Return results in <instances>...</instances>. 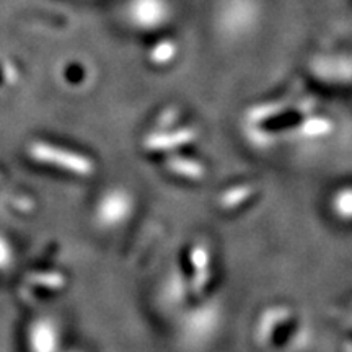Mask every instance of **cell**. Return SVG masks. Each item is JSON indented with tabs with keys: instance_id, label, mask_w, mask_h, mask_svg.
Segmentation results:
<instances>
[{
	"instance_id": "cell-6",
	"label": "cell",
	"mask_w": 352,
	"mask_h": 352,
	"mask_svg": "<svg viewBox=\"0 0 352 352\" xmlns=\"http://www.w3.org/2000/svg\"><path fill=\"white\" fill-rule=\"evenodd\" d=\"M166 168H168L171 173L183 176V178L189 179H201L202 176L206 175V168L199 164V162L182 157L168 158V160H166Z\"/></svg>"
},
{
	"instance_id": "cell-1",
	"label": "cell",
	"mask_w": 352,
	"mask_h": 352,
	"mask_svg": "<svg viewBox=\"0 0 352 352\" xmlns=\"http://www.w3.org/2000/svg\"><path fill=\"white\" fill-rule=\"evenodd\" d=\"M126 16L134 28L153 32L168 23L171 6L168 0H129L126 6Z\"/></svg>"
},
{
	"instance_id": "cell-8",
	"label": "cell",
	"mask_w": 352,
	"mask_h": 352,
	"mask_svg": "<svg viewBox=\"0 0 352 352\" xmlns=\"http://www.w3.org/2000/svg\"><path fill=\"white\" fill-rule=\"evenodd\" d=\"M178 56V44L173 39H162L148 52V60L157 67H164V65L173 63Z\"/></svg>"
},
{
	"instance_id": "cell-12",
	"label": "cell",
	"mask_w": 352,
	"mask_h": 352,
	"mask_svg": "<svg viewBox=\"0 0 352 352\" xmlns=\"http://www.w3.org/2000/svg\"><path fill=\"white\" fill-rule=\"evenodd\" d=\"M297 104H298L297 111L300 113V114H303V116H308V114H310V113L315 109V107H316V100H315V98H310V96H308V98L298 101Z\"/></svg>"
},
{
	"instance_id": "cell-7",
	"label": "cell",
	"mask_w": 352,
	"mask_h": 352,
	"mask_svg": "<svg viewBox=\"0 0 352 352\" xmlns=\"http://www.w3.org/2000/svg\"><path fill=\"white\" fill-rule=\"evenodd\" d=\"M292 101H294V96H289V98H284L279 101H271V103L259 104V107H254L250 109L246 116L250 118V121L252 122H263L277 116V114L284 113Z\"/></svg>"
},
{
	"instance_id": "cell-11",
	"label": "cell",
	"mask_w": 352,
	"mask_h": 352,
	"mask_svg": "<svg viewBox=\"0 0 352 352\" xmlns=\"http://www.w3.org/2000/svg\"><path fill=\"white\" fill-rule=\"evenodd\" d=\"M176 116H178V109H176V108L165 109V111L162 113V116H160L162 118L160 122H158V131L168 129V127L176 121Z\"/></svg>"
},
{
	"instance_id": "cell-2",
	"label": "cell",
	"mask_w": 352,
	"mask_h": 352,
	"mask_svg": "<svg viewBox=\"0 0 352 352\" xmlns=\"http://www.w3.org/2000/svg\"><path fill=\"white\" fill-rule=\"evenodd\" d=\"M32 155L39 162L50 164L59 168H64L80 176H88L95 171V164L80 153H74L69 151H63V148L51 147L46 144H36L32 147Z\"/></svg>"
},
{
	"instance_id": "cell-9",
	"label": "cell",
	"mask_w": 352,
	"mask_h": 352,
	"mask_svg": "<svg viewBox=\"0 0 352 352\" xmlns=\"http://www.w3.org/2000/svg\"><path fill=\"white\" fill-rule=\"evenodd\" d=\"M253 192L254 189L253 186H250V184H240V186L230 188L228 191H226L220 196V206H222L223 209L236 208V206L248 201L250 197L253 196Z\"/></svg>"
},
{
	"instance_id": "cell-5",
	"label": "cell",
	"mask_w": 352,
	"mask_h": 352,
	"mask_svg": "<svg viewBox=\"0 0 352 352\" xmlns=\"http://www.w3.org/2000/svg\"><path fill=\"white\" fill-rule=\"evenodd\" d=\"M334 131V122L329 118L324 116H308L300 122V126L297 127L296 132L302 138L308 139H318L329 135Z\"/></svg>"
},
{
	"instance_id": "cell-3",
	"label": "cell",
	"mask_w": 352,
	"mask_h": 352,
	"mask_svg": "<svg viewBox=\"0 0 352 352\" xmlns=\"http://www.w3.org/2000/svg\"><path fill=\"white\" fill-rule=\"evenodd\" d=\"M197 139V131L195 127H182L176 131L165 132H152L144 140V147L152 152H164L173 151V148L183 147L192 140Z\"/></svg>"
},
{
	"instance_id": "cell-4",
	"label": "cell",
	"mask_w": 352,
	"mask_h": 352,
	"mask_svg": "<svg viewBox=\"0 0 352 352\" xmlns=\"http://www.w3.org/2000/svg\"><path fill=\"white\" fill-rule=\"evenodd\" d=\"M191 264L195 270V280H192V287L196 292L204 290L210 279V256L206 246L197 245L191 252Z\"/></svg>"
},
{
	"instance_id": "cell-10",
	"label": "cell",
	"mask_w": 352,
	"mask_h": 352,
	"mask_svg": "<svg viewBox=\"0 0 352 352\" xmlns=\"http://www.w3.org/2000/svg\"><path fill=\"white\" fill-rule=\"evenodd\" d=\"M333 210L342 220L352 219V188H344L336 192L333 199Z\"/></svg>"
}]
</instances>
